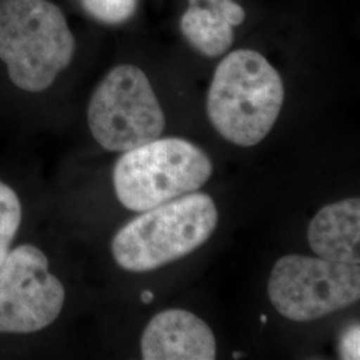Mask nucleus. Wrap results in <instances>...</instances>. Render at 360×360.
Wrapping results in <instances>:
<instances>
[{"label":"nucleus","instance_id":"f257e3e1","mask_svg":"<svg viewBox=\"0 0 360 360\" xmlns=\"http://www.w3.org/2000/svg\"><path fill=\"white\" fill-rule=\"evenodd\" d=\"M283 101V80L270 62L254 50H238L215 70L207 115L227 142L252 147L270 134Z\"/></svg>","mask_w":360,"mask_h":360},{"label":"nucleus","instance_id":"f03ea898","mask_svg":"<svg viewBox=\"0 0 360 360\" xmlns=\"http://www.w3.org/2000/svg\"><path fill=\"white\" fill-rule=\"evenodd\" d=\"M75 39L49 0H0V59L20 90H47L72 60Z\"/></svg>","mask_w":360,"mask_h":360},{"label":"nucleus","instance_id":"7ed1b4c3","mask_svg":"<svg viewBox=\"0 0 360 360\" xmlns=\"http://www.w3.org/2000/svg\"><path fill=\"white\" fill-rule=\"evenodd\" d=\"M218 220V208L210 195L187 193L144 211L122 227L111 245L112 255L123 270H158L205 245Z\"/></svg>","mask_w":360,"mask_h":360},{"label":"nucleus","instance_id":"20e7f679","mask_svg":"<svg viewBox=\"0 0 360 360\" xmlns=\"http://www.w3.org/2000/svg\"><path fill=\"white\" fill-rule=\"evenodd\" d=\"M212 172L210 156L193 143L158 138L122 155L112 180L119 202L131 211L144 212L198 191Z\"/></svg>","mask_w":360,"mask_h":360},{"label":"nucleus","instance_id":"39448f33","mask_svg":"<svg viewBox=\"0 0 360 360\" xmlns=\"http://www.w3.org/2000/svg\"><path fill=\"white\" fill-rule=\"evenodd\" d=\"M87 120L104 150L126 153L158 139L166 117L147 75L136 65L112 68L91 96Z\"/></svg>","mask_w":360,"mask_h":360},{"label":"nucleus","instance_id":"423d86ee","mask_svg":"<svg viewBox=\"0 0 360 360\" xmlns=\"http://www.w3.org/2000/svg\"><path fill=\"white\" fill-rule=\"evenodd\" d=\"M269 297L290 321H318L359 300V264L285 255L271 271Z\"/></svg>","mask_w":360,"mask_h":360},{"label":"nucleus","instance_id":"0eeeda50","mask_svg":"<svg viewBox=\"0 0 360 360\" xmlns=\"http://www.w3.org/2000/svg\"><path fill=\"white\" fill-rule=\"evenodd\" d=\"M65 291L47 257L31 245L8 252L0 266V333H37L56 321Z\"/></svg>","mask_w":360,"mask_h":360},{"label":"nucleus","instance_id":"6e6552de","mask_svg":"<svg viewBox=\"0 0 360 360\" xmlns=\"http://www.w3.org/2000/svg\"><path fill=\"white\" fill-rule=\"evenodd\" d=\"M144 360H214L217 339L205 321L186 309L155 315L141 339Z\"/></svg>","mask_w":360,"mask_h":360},{"label":"nucleus","instance_id":"1a4fd4ad","mask_svg":"<svg viewBox=\"0 0 360 360\" xmlns=\"http://www.w3.org/2000/svg\"><path fill=\"white\" fill-rule=\"evenodd\" d=\"M309 243L319 257L359 264V198H349L323 207L309 223Z\"/></svg>","mask_w":360,"mask_h":360},{"label":"nucleus","instance_id":"9d476101","mask_svg":"<svg viewBox=\"0 0 360 360\" xmlns=\"http://www.w3.org/2000/svg\"><path fill=\"white\" fill-rule=\"evenodd\" d=\"M180 26L187 41L207 58L223 55L233 43L231 25L207 7L190 6L181 16Z\"/></svg>","mask_w":360,"mask_h":360},{"label":"nucleus","instance_id":"9b49d317","mask_svg":"<svg viewBox=\"0 0 360 360\" xmlns=\"http://www.w3.org/2000/svg\"><path fill=\"white\" fill-rule=\"evenodd\" d=\"M22 221L19 196L10 186L0 181V266L6 260L13 238Z\"/></svg>","mask_w":360,"mask_h":360},{"label":"nucleus","instance_id":"f8f14e48","mask_svg":"<svg viewBox=\"0 0 360 360\" xmlns=\"http://www.w3.org/2000/svg\"><path fill=\"white\" fill-rule=\"evenodd\" d=\"M82 3L95 19L108 25H117L132 16L138 0H82Z\"/></svg>","mask_w":360,"mask_h":360},{"label":"nucleus","instance_id":"ddd939ff","mask_svg":"<svg viewBox=\"0 0 360 360\" xmlns=\"http://www.w3.org/2000/svg\"><path fill=\"white\" fill-rule=\"evenodd\" d=\"M202 1L206 3L208 10L220 15L232 27L240 26L245 22V8L232 0H190L191 6L200 4Z\"/></svg>","mask_w":360,"mask_h":360},{"label":"nucleus","instance_id":"4468645a","mask_svg":"<svg viewBox=\"0 0 360 360\" xmlns=\"http://www.w3.org/2000/svg\"><path fill=\"white\" fill-rule=\"evenodd\" d=\"M339 349L345 359H359V326H351L342 335Z\"/></svg>","mask_w":360,"mask_h":360},{"label":"nucleus","instance_id":"2eb2a0df","mask_svg":"<svg viewBox=\"0 0 360 360\" xmlns=\"http://www.w3.org/2000/svg\"><path fill=\"white\" fill-rule=\"evenodd\" d=\"M154 294L151 292V291H148V290H146V291H143L142 295H141V299H142L143 303H146V304H148V303H151L153 300H154Z\"/></svg>","mask_w":360,"mask_h":360},{"label":"nucleus","instance_id":"dca6fc26","mask_svg":"<svg viewBox=\"0 0 360 360\" xmlns=\"http://www.w3.org/2000/svg\"><path fill=\"white\" fill-rule=\"evenodd\" d=\"M260 321H262L263 324H266V323H267V316H266V315H262V316H260Z\"/></svg>","mask_w":360,"mask_h":360}]
</instances>
